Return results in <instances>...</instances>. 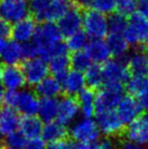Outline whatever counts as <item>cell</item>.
<instances>
[{
  "mask_svg": "<svg viewBox=\"0 0 148 149\" xmlns=\"http://www.w3.org/2000/svg\"><path fill=\"white\" fill-rule=\"evenodd\" d=\"M2 149H22V148H14V147H10V146H6V147H4Z\"/></svg>",
  "mask_w": 148,
  "mask_h": 149,
  "instance_id": "816d5d0a",
  "label": "cell"
},
{
  "mask_svg": "<svg viewBox=\"0 0 148 149\" xmlns=\"http://www.w3.org/2000/svg\"><path fill=\"white\" fill-rule=\"evenodd\" d=\"M69 134L74 142L86 144L97 142L101 132L94 120L91 118H82L71 124Z\"/></svg>",
  "mask_w": 148,
  "mask_h": 149,
  "instance_id": "3957f363",
  "label": "cell"
},
{
  "mask_svg": "<svg viewBox=\"0 0 148 149\" xmlns=\"http://www.w3.org/2000/svg\"><path fill=\"white\" fill-rule=\"evenodd\" d=\"M36 29V19L33 16H26L14 22V24L11 26L10 36L12 37L13 41L19 44H24L32 41Z\"/></svg>",
  "mask_w": 148,
  "mask_h": 149,
  "instance_id": "4fadbf2b",
  "label": "cell"
},
{
  "mask_svg": "<svg viewBox=\"0 0 148 149\" xmlns=\"http://www.w3.org/2000/svg\"><path fill=\"white\" fill-rule=\"evenodd\" d=\"M6 39L4 37H2V36H0V53H1L2 51H3L4 47L6 46Z\"/></svg>",
  "mask_w": 148,
  "mask_h": 149,
  "instance_id": "681fc988",
  "label": "cell"
},
{
  "mask_svg": "<svg viewBox=\"0 0 148 149\" xmlns=\"http://www.w3.org/2000/svg\"><path fill=\"white\" fill-rule=\"evenodd\" d=\"M58 106H59V100H57V97L40 98L37 114L42 122L48 123L55 121V119H57Z\"/></svg>",
  "mask_w": 148,
  "mask_h": 149,
  "instance_id": "7402d4cb",
  "label": "cell"
},
{
  "mask_svg": "<svg viewBox=\"0 0 148 149\" xmlns=\"http://www.w3.org/2000/svg\"><path fill=\"white\" fill-rule=\"evenodd\" d=\"M126 63L127 67H128L129 71H130V74H133V76H148V63L142 52H133L127 58Z\"/></svg>",
  "mask_w": 148,
  "mask_h": 149,
  "instance_id": "cb8c5ba5",
  "label": "cell"
},
{
  "mask_svg": "<svg viewBox=\"0 0 148 149\" xmlns=\"http://www.w3.org/2000/svg\"><path fill=\"white\" fill-rule=\"evenodd\" d=\"M99 145L101 149H115L116 145H115V142L113 141V139L111 137H108L106 136L105 138L99 140Z\"/></svg>",
  "mask_w": 148,
  "mask_h": 149,
  "instance_id": "7bdbcfd3",
  "label": "cell"
},
{
  "mask_svg": "<svg viewBox=\"0 0 148 149\" xmlns=\"http://www.w3.org/2000/svg\"><path fill=\"white\" fill-rule=\"evenodd\" d=\"M4 102L7 107L22 114V116H32L38 112L39 97L36 92L28 89L7 90Z\"/></svg>",
  "mask_w": 148,
  "mask_h": 149,
  "instance_id": "6da1fadb",
  "label": "cell"
},
{
  "mask_svg": "<svg viewBox=\"0 0 148 149\" xmlns=\"http://www.w3.org/2000/svg\"><path fill=\"white\" fill-rule=\"evenodd\" d=\"M115 149H143V147L141 145L127 140V141H123L122 143H120V145H118Z\"/></svg>",
  "mask_w": 148,
  "mask_h": 149,
  "instance_id": "ee69618b",
  "label": "cell"
},
{
  "mask_svg": "<svg viewBox=\"0 0 148 149\" xmlns=\"http://www.w3.org/2000/svg\"><path fill=\"white\" fill-rule=\"evenodd\" d=\"M70 7L71 4L69 0H50L43 20L50 22H58Z\"/></svg>",
  "mask_w": 148,
  "mask_h": 149,
  "instance_id": "d4e9b609",
  "label": "cell"
},
{
  "mask_svg": "<svg viewBox=\"0 0 148 149\" xmlns=\"http://www.w3.org/2000/svg\"><path fill=\"white\" fill-rule=\"evenodd\" d=\"M76 6H71L66 13L58 20V28L63 37H69L82 26V13Z\"/></svg>",
  "mask_w": 148,
  "mask_h": 149,
  "instance_id": "7c38bea8",
  "label": "cell"
},
{
  "mask_svg": "<svg viewBox=\"0 0 148 149\" xmlns=\"http://www.w3.org/2000/svg\"><path fill=\"white\" fill-rule=\"evenodd\" d=\"M10 33H11V26H10L9 22L0 19V36L7 39L10 36Z\"/></svg>",
  "mask_w": 148,
  "mask_h": 149,
  "instance_id": "b9f144b4",
  "label": "cell"
},
{
  "mask_svg": "<svg viewBox=\"0 0 148 149\" xmlns=\"http://www.w3.org/2000/svg\"><path fill=\"white\" fill-rule=\"evenodd\" d=\"M107 45L113 56L117 58H125L129 50V45L122 33H110L108 36Z\"/></svg>",
  "mask_w": 148,
  "mask_h": 149,
  "instance_id": "83f0119b",
  "label": "cell"
},
{
  "mask_svg": "<svg viewBox=\"0 0 148 149\" xmlns=\"http://www.w3.org/2000/svg\"><path fill=\"white\" fill-rule=\"evenodd\" d=\"M147 81V77L132 76L127 81V90L131 95H137L144 87Z\"/></svg>",
  "mask_w": 148,
  "mask_h": 149,
  "instance_id": "8d00e7d4",
  "label": "cell"
},
{
  "mask_svg": "<svg viewBox=\"0 0 148 149\" xmlns=\"http://www.w3.org/2000/svg\"><path fill=\"white\" fill-rule=\"evenodd\" d=\"M42 129H43V122L36 115L22 116L19 120L18 131L26 139L41 137Z\"/></svg>",
  "mask_w": 148,
  "mask_h": 149,
  "instance_id": "ffe728a7",
  "label": "cell"
},
{
  "mask_svg": "<svg viewBox=\"0 0 148 149\" xmlns=\"http://www.w3.org/2000/svg\"><path fill=\"white\" fill-rule=\"evenodd\" d=\"M143 54H144V57H145V59H146L147 63H148V45L146 46V48H145V50H144V52H143Z\"/></svg>",
  "mask_w": 148,
  "mask_h": 149,
  "instance_id": "f907efd6",
  "label": "cell"
},
{
  "mask_svg": "<svg viewBox=\"0 0 148 149\" xmlns=\"http://www.w3.org/2000/svg\"><path fill=\"white\" fill-rule=\"evenodd\" d=\"M62 38L63 36L55 22H45L37 26L33 37V43L37 46L38 51L41 52L54 44L62 42Z\"/></svg>",
  "mask_w": 148,
  "mask_h": 149,
  "instance_id": "8992f818",
  "label": "cell"
},
{
  "mask_svg": "<svg viewBox=\"0 0 148 149\" xmlns=\"http://www.w3.org/2000/svg\"><path fill=\"white\" fill-rule=\"evenodd\" d=\"M88 43V37L84 33V31H77L76 33L70 35L67 37V41H66V48L68 51L72 52H78L81 50H84L86 44Z\"/></svg>",
  "mask_w": 148,
  "mask_h": 149,
  "instance_id": "4dcf8cb0",
  "label": "cell"
},
{
  "mask_svg": "<svg viewBox=\"0 0 148 149\" xmlns=\"http://www.w3.org/2000/svg\"><path fill=\"white\" fill-rule=\"evenodd\" d=\"M84 51L90 58L91 62L97 64H104L112 56L107 43L103 39H91V41L86 44Z\"/></svg>",
  "mask_w": 148,
  "mask_h": 149,
  "instance_id": "e0dca14e",
  "label": "cell"
},
{
  "mask_svg": "<svg viewBox=\"0 0 148 149\" xmlns=\"http://www.w3.org/2000/svg\"><path fill=\"white\" fill-rule=\"evenodd\" d=\"M68 132L66 126L62 125L58 121H51L45 123L42 129V139L46 143H55V142L62 141L66 138Z\"/></svg>",
  "mask_w": 148,
  "mask_h": 149,
  "instance_id": "d6986e66",
  "label": "cell"
},
{
  "mask_svg": "<svg viewBox=\"0 0 148 149\" xmlns=\"http://www.w3.org/2000/svg\"><path fill=\"white\" fill-rule=\"evenodd\" d=\"M141 112H142V109H141L138 100L131 94L123 95L116 108L117 115L125 125H128L129 123L138 118Z\"/></svg>",
  "mask_w": 148,
  "mask_h": 149,
  "instance_id": "8fae6325",
  "label": "cell"
},
{
  "mask_svg": "<svg viewBox=\"0 0 148 149\" xmlns=\"http://www.w3.org/2000/svg\"><path fill=\"white\" fill-rule=\"evenodd\" d=\"M105 83H119L124 84L131 77L130 71L127 67V63L124 58L109 59L101 66Z\"/></svg>",
  "mask_w": 148,
  "mask_h": 149,
  "instance_id": "5b68a950",
  "label": "cell"
},
{
  "mask_svg": "<svg viewBox=\"0 0 148 149\" xmlns=\"http://www.w3.org/2000/svg\"><path fill=\"white\" fill-rule=\"evenodd\" d=\"M124 84L105 83L104 87L95 94V114L115 111L123 97Z\"/></svg>",
  "mask_w": 148,
  "mask_h": 149,
  "instance_id": "7a4b0ae2",
  "label": "cell"
},
{
  "mask_svg": "<svg viewBox=\"0 0 148 149\" xmlns=\"http://www.w3.org/2000/svg\"><path fill=\"white\" fill-rule=\"evenodd\" d=\"M95 92L93 89L85 87L81 90L76 98L79 106V113L83 118H92L95 115Z\"/></svg>",
  "mask_w": 148,
  "mask_h": 149,
  "instance_id": "44dd1931",
  "label": "cell"
},
{
  "mask_svg": "<svg viewBox=\"0 0 148 149\" xmlns=\"http://www.w3.org/2000/svg\"><path fill=\"white\" fill-rule=\"evenodd\" d=\"M137 8H138L137 0H118L116 1L117 12L126 17L135 13Z\"/></svg>",
  "mask_w": 148,
  "mask_h": 149,
  "instance_id": "e575fe53",
  "label": "cell"
},
{
  "mask_svg": "<svg viewBox=\"0 0 148 149\" xmlns=\"http://www.w3.org/2000/svg\"><path fill=\"white\" fill-rule=\"evenodd\" d=\"M5 89L2 85H0V108L4 104V96H5Z\"/></svg>",
  "mask_w": 148,
  "mask_h": 149,
  "instance_id": "c3c4849f",
  "label": "cell"
},
{
  "mask_svg": "<svg viewBox=\"0 0 148 149\" xmlns=\"http://www.w3.org/2000/svg\"><path fill=\"white\" fill-rule=\"evenodd\" d=\"M0 149H2V148H1V146H0Z\"/></svg>",
  "mask_w": 148,
  "mask_h": 149,
  "instance_id": "9f6ffc18",
  "label": "cell"
},
{
  "mask_svg": "<svg viewBox=\"0 0 148 149\" xmlns=\"http://www.w3.org/2000/svg\"><path fill=\"white\" fill-rule=\"evenodd\" d=\"M91 8L105 15L111 14L116 9V0H92Z\"/></svg>",
  "mask_w": 148,
  "mask_h": 149,
  "instance_id": "d590c367",
  "label": "cell"
},
{
  "mask_svg": "<svg viewBox=\"0 0 148 149\" xmlns=\"http://www.w3.org/2000/svg\"><path fill=\"white\" fill-rule=\"evenodd\" d=\"M146 149H148V144H147V148Z\"/></svg>",
  "mask_w": 148,
  "mask_h": 149,
  "instance_id": "11a10c76",
  "label": "cell"
},
{
  "mask_svg": "<svg viewBox=\"0 0 148 149\" xmlns=\"http://www.w3.org/2000/svg\"><path fill=\"white\" fill-rule=\"evenodd\" d=\"M0 80L7 90H19L26 83L24 72L17 65H6L2 69Z\"/></svg>",
  "mask_w": 148,
  "mask_h": 149,
  "instance_id": "9a60e30c",
  "label": "cell"
},
{
  "mask_svg": "<svg viewBox=\"0 0 148 149\" xmlns=\"http://www.w3.org/2000/svg\"><path fill=\"white\" fill-rule=\"evenodd\" d=\"M79 113V106L74 96L67 95L59 100L57 120L64 126L71 125L76 121Z\"/></svg>",
  "mask_w": 148,
  "mask_h": 149,
  "instance_id": "5bb4252c",
  "label": "cell"
},
{
  "mask_svg": "<svg viewBox=\"0 0 148 149\" xmlns=\"http://www.w3.org/2000/svg\"><path fill=\"white\" fill-rule=\"evenodd\" d=\"M50 0H30L28 10L36 20H43Z\"/></svg>",
  "mask_w": 148,
  "mask_h": 149,
  "instance_id": "836d02e7",
  "label": "cell"
},
{
  "mask_svg": "<svg viewBox=\"0 0 148 149\" xmlns=\"http://www.w3.org/2000/svg\"><path fill=\"white\" fill-rule=\"evenodd\" d=\"M70 59V67L73 70L80 71V72H84L92 62H91L90 58L86 54L84 50H81L78 52H74L69 57Z\"/></svg>",
  "mask_w": 148,
  "mask_h": 149,
  "instance_id": "1f68e13d",
  "label": "cell"
},
{
  "mask_svg": "<svg viewBox=\"0 0 148 149\" xmlns=\"http://www.w3.org/2000/svg\"><path fill=\"white\" fill-rule=\"evenodd\" d=\"M97 125L101 134L108 137L116 136L124 131L125 124L119 118L116 111L97 113Z\"/></svg>",
  "mask_w": 148,
  "mask_h": 149,
  "instance_id": "9c48e42d",
  "label": "cell"
},
{
  "mask_svg": "<svg viewBox=\"0 0 148 149\" xmlns=\"http://www.w3.org/2000/svg\"><path fill=\"white\" fill-rule=\"evenodd\" d=\"M22 70L24 72L26 83L36 86L44 78L49 76V66L48 62L41 57H35L28 59L22 64Z\"/></svg>",
  "mask_w": 148,
  "mask_h": 149,
  "instance_id": "ba28073f",
  "label": "cell"
},
{
  "mask_svg": "<svg viewBox=\"0 0 148 149\" xmlns=\"http://www.w3.org/2000/svg\"><path fill=\"white\" fill-rule=\"evenodd\" d=\"M138 12L148 20V0H141L139 2Z\"/></svg>",
  "mask_w": 148,
  "mask_h": 149,
  "instance_id": "f6af8a7d",
  "label": "cell"
},
{
  "mask_svg": "<svg viewBox=\"0 0 148 149\" xmlns=\"http://www.w3.org/2000/svg\"><path fill=\"white\" fill-rule=\"evenodd\" d=\"M24 149H46V142L42 139V137L28 139Z\"/></svg>",
  "mask_w": 148,
  "mask_h": 149,
  "instance_id": "60d3db41",
  "label": "cell"
},
{
  "mask_svg": "<svg viewBox=\"0 0 148 149\" xmlns=\"http://www.w3.org/2000/svg\"><path fill=\"white\" fill-rule=\"evenodd\" d=\"M84 33L91 39H104L109 35L108 17L93 9H87L82 14Z\"/></svg>",
  "mask_w": 148,
  "mask_h": 149,
  "instance_id": "277c9868",
  "label": "cell"
},
{
  "mask_svg": "<svg viewBox=\"0 0 148 149\" xmlns=\"http://www.w3.org/2000/svg\"><path fill=\"white\" fill-rule=\"evenodd\" d=\"M128 24L138 35L141 44H147L148 42V20L143 17L139 12H135L128 20Z\"/></svg>",
  "mask_w": 148,
  "mask_h": 149,
  "instance_id": "f1b7e54d",
  "label": "cell"
},
{
  "mask_svg": "<svg viewBox=\"0 0 148 149\" xmlns=\"http://www.w3.org/2000/svg\"><path fill=\"white\" fill-rule=\"evenodd\" d=\"M79 149H101V147H99V143L92 142V143H86V144L79 143Z\"/></svg>",
  "mask_w": 148,
  "mask_h": 149,
  "instance_id": "7dc6e473",
  "label": "cell"
},
{
  "mask_svg": "<svg viewBox=\"0 0 148 149\" xmlns=\"http://www.w3.org/2000/svg\"><path fill=\"white\" fill-rule=\"evenodd\" d=\"M49 71L53 74L54 77L61 80L70 68V59L68 54H61L52 57L48 60Z\"/></svg>",
  "mask_w": 148,
  "mask_h": 149,
  "instance_id": "4316f807",
  "label": "cell"
},
{
  "mask_svg": "<svg viewBox=\"0 0 148 149\" xmlns=\"http://www.w3.org/2000/svg\"><path fill=\"white\" fill-rule=\"evenodd\" d=\"M6 143H7V146H10V147H14V148H22L24 147V144L26 142V138L20 133L18 130L10 133L9 135L6 136Z\"/></svg>",
  "mask_w": 148,
  "mask_h": 149,
  "instance_id": "74e56055",
  "label": "cell"
},
{
  "mask_svg": "<svg viewBox=\"0 0 148 149\" xmlns=\"http://www.w3.org/2000/svg\"><path fill=\"white\" fill-rule=\"evenodd\" d=\"M1 61L5 65H17L24 59L22 44L15 41L6 43L3 51L0 53Z\"/></svg>",
  "mask_w": 148,
  "mask_h": 149,
  "instance_id": "484cf974",
  "label": "cell"
},
{
  "mask_svg": "<svg viewBox=\"0 0 148 149\" xmlns=\"http://www.w3.org/2000/svg\"><path fill=\"white\" fill-rule=\"evenodd\" d=\"M137 100H138L142 111H148V78L144 87L137 94Z\"/></svg>",
  "mask_w": 148,
  "mask_h": 149,
  "instance_id": "ab89813d",
  "label": "cell"
},
{
  "mask_svg": "<svg viewBox=\"0 0 148 149\" xmlns=\"http://www.w3.org/2000/svg\"><path fill=\"white\" fill-rule=\"evenodd\" d=\"M1 72H2V68H1V65H0V79H1Z\"/></svg>",
  "mask_w": 148,
  "mask_h": 149,
  "instance_id": "f5cc1de1",
  "label": "cell"
},
{
  "mask_svg": "<svg viewBox=\"0 0 148 149\" xmlns=\"http://www.w3.org/2000/svg\"><path fill=\"white\" fill-rule=\"evenodd\" d=\"M125 135L128 141L138 145L148 144V116H139L128 124Z\"/></svg>",
  "mask_w": 148,
  "mask_h": 149,
  "instance_id": "30bf717a",
  "label": "cell"
},
{
  "mask_svg": "<svg viewBox=\"0 0 148 149\" xmlns=\"http://www.w3.org/2000/svg\"><path fill=\"white\" fill-rule=\"evenodd\" d=\"M85 79V84L88 86V88L97 89L104 85V77L101 66H99L97 63H91L90 66L84 71L83 73Z\"/></svg>",
  "mask_w": 148,
  "mask_h": 149,
  "instance_id": "f546056e",
  "label": "cell"
},
{
  "mask_svg": "<svg viewBox=\"0 0 148 149\" xmlns=\"http://www.w3.org/2000/svg\"><path fill=\"white\" fill-rule=\"evenodd\" d=\"M28 0H0V19L14 22L28 15Z\"/></svg>",
  "mask_w": 148,
  "mask_h": 149,
  "instance_id": "52a82bcc",
  "label": "cell"
},
{
  "mask_svg": "<svg viewBox=\"0 0 148 149\" xmlns=\"http://www.w3.org/2000/svg\"><path fill=\"white\" fill-rule=\"evenodd\" d=\"M19 120L20 117L15 110L7 106L0 108V134L7 136L18 130Z\"/></svg>",
  "mask_w": 148,
  "mask_h": 149,
  "instance_id": "ac0fdd59",
  "label": "cell"
},
{
  "mask_svg": "<svg viewBox=\"0 0 148 149\" xmlns=\"http://www.w3.org/2000/svg\"><path fill=\"white\" fill-rule=\"evenodd\" d=\"M128 24L126 16L120 13H111L108 17V26L109 33H122Z\"/></svg>",
  "mask_w": 148,
  "mask_h": 149,
  "instance_id": "d6a6232c",
  "label": "cell"
},
{
  "mask_svg": "<svg viewBox=\"0 0 148 149\" xmlns=\"http://www.w3.org/2000/svg\"><path fill=\"white\" fill-rule=\"evenodd\" d=\"M22 56H24V59H33L35 57H38L39 55V51H38L37 46L34 43H28L22 44Z\"/></svg>",
  "mask_w": 148,
  "mask_h": 149,
  "instance_id": "f35d334b",
  "label": "cell"
},
{
  "mask_svg": "<svg viewBox=\"0 0 148 149\" xmlns=\"http://www.w3.org/2000/svg\"><path fill=\"white\" fill-rule=\"evenodd\" d=\"M92 0H74V4L79 9H90Z\"/></svg>",
  "mask_w": 148,
  "mask_h": 149,
  "instance_id": "bcb514c9",
  "label": "cell"
},
{
  "mask_svg": "<svg viewBox=\"0 0 148 149\" xmlns=\"http://www.w3.org/2000/svg\"><path fill=\"white\" fill-rule=\"evenodd\" d=\"M61 92V81L54 76H47L36 85V94L40 97H57Z\"/></svg>",
  "mask_w": 148,
  "mask_h": 149,
  "instance_id": "603a6c76",
  "label": "cell"
},
{
  "mask_svg": "<svg viewBox=\"0 0 148 149\" xmlns=\"http://www.w3.org/2000/svg\"><path fill=\"white\" fill-rule=\"evenodd\" d=\"M1 136H2V135H1V134H0V138H1Z\"/></svg>",
  "mask_w": 148,
  "mask_h": 149,
  "instance_id": "db71d44e",
  "label": "cell"
},
{
  "mask_svg": "<svg viewBox=\"0 0 148 149\" xmlns=\"http://www.w3.org/2000/svg\"><path fill=\"white\" fill-rule=\"evenodd\" d=\"M60 81L62 85V91H64L67 95L70 96L78 94L86 86L83 73L80 71L73 70V69L68 71Z\"/></svg>",
  "mask_w": 148,
  "mask_h": 149,
  "instance_id": "2e32d148",
  "label": "cell"
}]
</instances>
